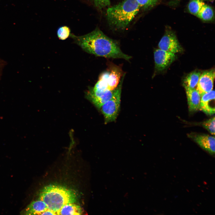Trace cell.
I'll list each match as a JSON object with an SVG mask.
<instances>
[{"label":"cell","instance_id":"8","mask_svg":"<svg viewBox=\"0 0 215 215\" xmlns=\"http://www.w3.org/2000/svg\"><path fill=\"white\" fill-rule=\"evenodd\" d=\"M117 88L113 90H108L99 92L92 90L90 87L86 93V98L99 109L107 101L111 99L116 92Z\"/></svg>","mask_w":215,"mask_h":215},{"label":"cell","instance_id":"6","mask_svg":"<svg viewBox=\"0 0 215 215\" xmlns=\"http://www.w3.org/2000/svg\"><path fill=\"white\" fill-rule=\"evenodd\" d=\"M155 68L156 70L160 71L167 68L174 61L175 54L167 52L159 48L154 51Z\"/></svg>","mask_w":215,"mask_h":215},{"label":"cell","instance_id":"17","mask_svg":"<svg viewBox=\"0 0 215 215\" xmlns=\"http://www.w3.org/2000/svg\"><path fill=\"white\" fill-rule=\"evenodd\" d=\"M205 4L201 0H191L188 5L189 11L191 13L197 16Z\"/></svg>","mask_w":215,"mask_h":215},{"label":"cell","instance_id":"15","mask_svg":"<svg viewBox=\"0 0 215 215\" xmlns=\"http://www.w3.org/2000/svg\"><path fill=\"white\" fill-rule=\"evenodd\" d=\"M74 203L64 205L57 213V215H81L82 213L81 207Z\"/></svg>","mask_w":215,"mask_h":215},{"label":"cell","instance_id":"2","mask_svg":"<svg viewBox=\"0 0 215 215\" xmlns=\"http://www.w3.org/2000/svg\"><path fill=\"white\" fill-rule=\"evenodd\" d=\"M75 192L65 187L50 185L44 187L39 194V199L44 202L48 208L57 213L64 205L76 202Z\"/></svg>","mask_w":215,"mask_h":215},{"label":"cell","instance_id":"9","mask_svg":"<svg viewBox=\"0 0 215 215\" xmlns=\"http://www.w3.org/2000/svg\"><path fill=\"white\" fill-rule=\"evenodd\" d=\"M188 136L211 155L215 153V137L208 134L191 133Z\"/></svg>","mask_w":215,"mask_h":215},{"label":"cell","instance_id":"22","mask_svg":"<svg viewBox=\"0 0 215 215\" xmlns=\"http://www.w3.org/2000/svg\"></svg>","mask_w":215,"mask_h":215},{"label":"cell","instance_id":"13","mask_svg":"<svg viewBox=\"0 0 215 215\" xmlns=\"http://www.w3.org/2000/svg\"><path fill=\"white\" fill-rule=\"evenodd\" d=\"M48 208L45 203L39 199L31 202L22 212L24 215H41Z\"/></svg>","mask_w":215,"mask_h":215},{"label":"cell","instance_id":"10","mask_svg":"<svg viewBox=\"0 0 215 215\" xmlns=\"http://www.w3.org/2000/svg\"><path fill=\"white\" fill-rule=\"evenodd\" d=\"M214 76V69L206 71L201 73L196 88L201 96L213 90Z\"/></svg>","mask_w":215,"mask_h":215},{"label":"cell","instance_id":"14","mask_svg":"<svg viewBox=\"0 0 215 215\" xmlns=\"http://www.w3.org/2000/svg\"><path fill=\"white\" fill-rule=\"evenodd\" d=\"M201 74L200 71L195 70L188 74L183 82L185 88L196 89Z\"/></svg>","mask_w":215,"mask_h":215},{"label":"cell","instance_id":"3","mask_svg":"<svg viewBox=\"0 0 215 215\" xmlns=\"http://www.w3.org/2000/svg\"><path fill=\"white\" fill-rule=\"evenodd\" d=\"M140 8L136 0H124L108 9L107 15L108 21L114 28L124 29L136 15Z\"/></svg>","mask_w":215,"mask_h":215},{"label":"cell","instance_id":"12","mask_svg":"<svg viewBox=\"0 0 215 215\" xmlns=\"http://www.w3.org/2000/svg\"><path fill=\"white\" fill-rule=\"evenodd\" d=\"M189 111H195L199 109L201 96L196 89L185 88Z\"/></svg>","mask_w":215,"mask_h":215},{"label":"cell","instance_id":"16","mask_svg":"<svg viewBox=\"0 0 215 215\" xmlns=\"http://www.w3.org/2000/svg\"><path fill=\"white\" fill-rule=\"evenodd\" d=\"M214 15V12L212 8L205 4L196 16L203 20L209 21L212 19Z\"/></svg>","mask_w":215,"mask_h":215},{"label":"cell","instance_id":"5","mask_svg":"<svg viewBox=\"0 0 215 215\" xmlns=\"http://www.w3.org/2000/svg\"><path fill=\"white\" fill-rule=\"evenodd\" d=\"M122 74V70L119 66L111 64L109 65L108 70L101 73L99 77L106 82L108 89L112 90L117 87L123 75Z\"/></svg>","mask_w":215,"mask_h":215},{"label":"cell","instance_id":"7","mask_svg":"<svg viewBox=\"0 0 215 215\" xmlns=\"http://www.w3.org/2000/svg\"><path fill=\"white\" fill-rule=\"evenodd\" d=\"M158 47L160 49L175 54L182 50L176 36L169 31H167L162 38Z\"/></svg>","mask_w":215,"mask_h":215},{"label":"cell","instance_id":"20","mask_svg":"<svg viewBox=\"0 0 215 215\" xmlns=\"http://www.w3.org/2000/svg\"><path fill=\"white\" fill-rule=\"evenodd\" d=\"M159 0H136L140 7L146 9L153 6Z\"/></svg>","mask_w":215,"mask_h":215},{"label":"cell","instance_id":"1","mask_svg":"<svg viewBox=\"0 0 215 215\" xmlns=\"http://www.w3.org/2000/svg\"><path fill=\"white\" fill-rule=\"evenodd\" d=\"M70 36L83 50L89 53L128 61L131 58L122 51L116 41L107 36L98 29L83 36H76L70 33Z\"/></svg>","mask_w":215,"mask_h":215},{"label":"cell","instance_id":"21","mask_svg":"<svg viewBox=\"0 0 215 215\" xmlns=\"http://www.w3.org/2000/svg\"><path fill=\"white\" fill-rule=\"evenodd\" d=\"M96 6L101 9L109 6L110 4V0H92Z\"/></svg>","mask_w":215,"mask_h":215},{"label":"cell","instance_id":"4","mask_svg":"<svg viewBox=\"0 0 215 215\" xmlns=\"http://www.w3.org/2000/svg\"><path fill=\"white\" fill-rule=\"evenodd\" d=\"M125 75L124 73L122 77L116 93L100 109L103 115L105 124L114 121L117 118L120 108L122 87Z\"/></svg>","mask_w":215,"mask_h":215},{"label":"cell","instance_id":"19","mask_svg":"<svg viewBox=\"0 0 215 215\" xmlns=\"http://www.w3.org/2000/svg\"><path fill=\"white\" fill-rule=\"evenodd\" d=\"M203 127L212 135L215 134V117L204 122L202 124Z\"/></svg>","mask_w":215,"mask_h":215},{"label":"cell","instance_id":"11","mask_svg":"<svg viewBox=\"0 0 215 215\" xmlns=\"http://www.w3.org/2000/svg\"><path fill=\"white\" fill-rule=\"evenodd\" d=\"M199 109L208 115L215 113V91L212 90L201 96Z\"/></svg>","mask_w":215,"mask_h":215},{"label":"cell","instance_id":"18","mask_svg":"<svg viewBox=\"0 0 215 215\" xmlns=\"http://www.w3.org/2000/svg\"><path fill=\"white\" fill-rule=\"evenodd\" d=\"M70 30L67 26L60 27L57 30V35L59 38L61 40H64L70 35Z\"/></svg>","mask_w":215,"mask_h":215}]
</instances>
